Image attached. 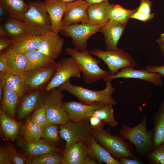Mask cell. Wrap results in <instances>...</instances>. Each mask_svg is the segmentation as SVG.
Masks as SVG:
<instances>
[{"mask_svg": "<svg viewBox=\"0 0 164 164\" xmlns=\"http://www.w3.org/2000/svg\"><path fill=\"white\" fill-rule=\"evenodd\" d=\"M92 135L115 159H135L131 146L120 136L112 135L104 129L92 131Z\"/></svg>", "mask_w": 164, "mask_h": 164, "instance_id": "5", "label": "cell"}, {"mask_svg": "<svg viewBox=\"0 0 164 164\" xmlns=\"http://www.w3.org/2000/svg\"><path fill=\"white\" fill-rule=\"evenodd\" d=\"M147 119L144 116L141 121L133 127L124 124L119 132L120 136L132 143L136 149L142 153L150 152L153 149V132L147 129Z\"/></svg>", "mask_w": 164, "mask_h": 164, "instance_id": "4", "label": "cell"}, {"mask_svg": "<svg viewBox=\"0 0 164 164\" xmlns=\"http://www.w3.org/2000/svg\"><path fill=\"white\" fill-rule=\"evenodd\" d=\"M89 5L84 0L67 3L62 20L63 26L79 22L88 23L87 10Z\"/></svg>", "mask_w": 164, "mask_h": 164, "instance_id": "13", "label": "cell"}, {"mask_svg": "<svg viewBox=\"0 0 164 164\" xmlns=\"http://www.w3.org/2000/svg\"><path fill=\"white\" fill-rule=\"evenodd\" d=\"M145 69L150 72L158 73L164 76V65L160 66L149 65Z\"/></svg>", "mask_w": 164, "mask_h": 164, "instance_id": "45", "label": "cell"}, {"mask_svg": "<svg viewBox=\"0 0 164 164\" xmlns=\"http://www.w3.org/2000/svg\"><path fill=\"white\" fill-rule=\"evenodd\" d=\"M42 130V127L32 121L28 118L22 125L19 134L27 142H35L41 138Z\"/></svg>", "mask_w": 164, "mask_h": 164, "instance_id": "31", "label": "cell"}, {"mask_svg": "<svg viewBox=\"0 0 164 164\" xmlns=\"http://www.w3.org/2000/svg\"><path fill=\"white\" fill-rule=\"evenodd\" d=\"M113 5L108 1L101 4L90 5L87 10L88 23L104 26L109 20L108 13Z\"/></svg>", "mask_w": 164, "mask_h": 164, "instance_id": "21", "label": "cell"}, {"mask_svg": "<svg viewBox=\"0 0 164 164\" xmlns=\"http://www.w3.org/2000/svg\"><path fill=\"white\" fill-rule=\"evenodd\" d=\"M160 49L164 56V43H159Z\"/></svg>", "mask_w": 164, "mask_h": 164, "instance_id": "53", "label": "cell"}, {"mask_svg": "<svg viewBox=\"0 0 164 164\" xmlns=\"http://www.w3.org/2000/svg\"><path fill=\"white\" fill-rule=\"evenodd\" d=\"M61 164H84L89 155L86 142L73 143L64 149Z\"/></svg>", "mask_w": 164, "mask_h": 164, "instance_id": "20", "label": "cell"}, {"mask_svg": "<svg viewBox=\"0 0 164 164\" xmlns=\"http://www.w3.org/2000/svg\"><path fill=\"white\" fill-rule=\"evenodd\" d=\"M0 5L5 8L9 16L22 21L29 7L28 3L24 0H0Z\"/></svg>", "mask_w": 164, "mask_h": 164, "instance_id": "27", "label": "cell"}, {"mask_svg": "<svg viewBox=\"0 0 164 164\" xmlns=\"http://www.w3.org/2000/svg\"><path fill=\"white\" fill-rule=\"evenodd\" d=\"M1 54L5 57L12 73L24 75L27 63L25 55L16 52L11 46Z\"/></svg>", "mask_w": 164, "mask_h": 164, "instance_id": "24", "label": "cell"}, {"mask_svg": "<svg viewBox=\"0 0 164 164\" xmlns=\"http://www.w3.org/2000/svg\"><path fill=\"white\" fill-rule=\"evenodd\" d=\"M111 81H107L105 88L96 91L85 88L82 86L72 84L70 80L58 87L62 91H66L75 96L79 101L86 104H91L95 102L117 104L113 98L112 95L115 91Z\"/></svg>", "mask_w": 164, "mask_h": 164, "instance_id": "2", "label": "cell"}, {"mask_svg": "<svg viewBox=\"0 0 164 164\" xmlns=\"http://www.w3.org/2000/svg\"><path fill=\"white\" fill-rule=\"evenodd\" d=\"M66 50L67 53L77 62L84 82L87 84L97 82L110 75L109 72L99 67L100 60L92 56L87 49L80 51L74 48L68 47Z\"/></svg>", "mask_w": 164, "mask_h": 164, "instance_id": "1", "label": "cell"}, {"mask_svg": "<svg viewBox=\"0 0 164 164\" xmlns=\"http://www.w3.org/2000/svg\"><path fill=\"white\" fill-rule=\"evenodd\" d=\"M0 164H12L10 159L9 147L0 148Z\"/></svg>", "mask_w": 164, "mask_h": 164, "instance_id": "43", "label": "cell"}, {"mask_svg": "<svg viewBox=\"0 0 164 164\" xmlns=\"http://www.w3.org/2000/svg\"><path fill=\"white\" fill-rule=\"evenodd\" d=\"M46 94L43 91L36 90L25 94L19 108L18 119L19 120L23 119L33 110L44 104Z\"/></svg>", "mask_w": 164, "mask_h": 164, "instance_id": "15", "label": "cell"}, {"mask_svg": "<svg viewBox=\"0 0 164 164\" xmlns=\"http://www.w3.org/2000/svg\"><path fill=\"white\" fill-rule=\"evenodd\" d=\"M113 105L110 104H107L103 107L94 111L91 116L97 117L105 124L111 127H116L118 123L114 117Z\"/></svg>", "mask_w": 164, "mask_h": 164, "instance_id": "34", "label": "cell"}, {"mask_svg": "<svg viewBox=\"0 0 164 164\" xmlns=\"http://www.w3.org/2000/svg\"><path fill=\"white\" fill-rule=\"evenodd\" d=\"M81 74L80 70L75 60L71 56L64 57L56 62L55 72L45 90L48 92L59 87L71 77L80 78Z\"/></svg>", "mask_w": 164, "mask_h": 164, "instance_id": "10", "label": "cell"}, {"mask_svg": "<svg viewBox=\"0 0 164 164\" xmlns=\"http://www.w3.org/2000/svg\"><path fill=\"white\" fill-rule=\"evenodd\" d=\"M29 8L25 14L23 21L30 34L35 36L44 35L52 31L49 15L44 2L29 1Z\"/></svg>", "mask_w": 164, "mask_h": 164, "instance_id": "3", "label": "cell"}, {"mask_svg": "<svg viewBox=\"0 0 164 164\" xmlns=\"http://www.w3.org/2000/svg\"><path fill=\"white\" fill-rule=\"evenodd\" d=\"M164 113V101L162 103L161 106V110Z\"/></svg>", "mask_w": 164, "mask_h": 164, "instance_id": "56", "label": "cell"}, {"mask_svg": "<svg viewBox=\"0 0 164 164\" xmlns=\"http://www.w3.org/2000/svg\"><path fill=\"white\" fill-rule=\"evenodd\" d=\"M6 14H8L5 9L2 5H0V20L1 21H2Z\"/></svg>", "mask_w": 164, "mask_h": 164, "instance_id": "50", "label": "cell"}, {"mask_svg": "<svg viewBox=\"0 0 164 164\" xmlns=\"http://www.w3.org/2000/svg\"><path fill=\"white\" fill-rule=\"evenodd\" d=\"M154 15L155 13L147 14L136 11L132 15L130 18L137 19L140 21L146 22L152 19L154 17Z\"/></svg>", "mask_w": 164, "mask_h": 164, "instance_id": "42", "label": "cell"}, {"mask_svg": "<svg viewBox=\"0 0 164 164\" xmlns=\"http://www.w3.org/2000/svg\"><path fill=\"white\" fill-rule=\"evenodd\" d=\"M2 26L7 37L12 39L30 33L24 21L9 16Z\"/></svg>", "mask_w": 164, "mask_h": 164, "instance_id": "29", "label": "cell"}, {"mask_svg": "<svg viewBox=\"0 0 164 164\" xmlns=\"http://www.w3.org/2000/svg\"><path fill=\"white\" fill-rule=\"evenodd\" d=\"M119 161L120 164H140L141 162L136 159L123 158L120 159Z\"/></svg>", "mask_w": 164, "mask_h": 164, "instance_id": "47", "label": "cell"}, {"mask_svg": "<svg viewBox=\"0 0 164 164\" xmlns=\"http://www.w3.org/2000/svg\"><path fill=\"white\" fill-rule=\"evenodd\" d=\"M152 141L153 149L164 142V113L161 110L159 112L155 120L153 132Z\"/></svg>", "mask_w": 164, "mask_h": 164, "instance_id": "35", "label": "cell"}, {"mask_svg": "<svg viewBox=\"0 0 164 164\" xmlns=\"http://www.w3.org/2000/svg\"><path fill=\"white\" fill-rule=\"evenodd\" d=\"M44 35L35 36L30 33L12 39L11 46L17 53H24L35 50L39 47Z\"/></svg>", "mask_w": 164, "mask_h": 164, "instance_id": "23", "label": "cell"}, {"mask_svg": "<svg viewBox=\"0 0 164 164\" xmlns=\"http://www.w3.org/2000/svg\"><path fill=\"white\" fill-rule=\"evenodd\" d=\"M98 163L96 160L88 155L86 158L84 164H97Z\"/></svg>", "mask_w": 164, "mask_h": 164, "instance_id": "48", "label": "cell"}, {"mask_svg": "<svg viewBox=\"0 0 164 164\" xmlns=\"http://www.w3.org/2000/svg\"><path fill=\"white\" fill-rule=\"evenodd\" d=\"M0 82L3 89L1 102V108L11 118L15 119L16 109L20 99L17 94L5 86V78L3 73H0Z\"/></svg>", "mask_w": 164, "mask_h": 164, "instance_id": "25", "label": "cell"}, {"mask_svg": "<svg viewBox=\"0 0 164 164\" xmlns=\"http://www.w3.org/2000/svg\"><path fill=\"white\" fill-rule=\"evenodd\" d=\"M29 119L41 127L48 123L46 107L43 104L34 110Z\"/></svg>", "mask_w": 164, "mask_h": 164, "instance_id": "37", "label": "cell"}, {"mask_svg": "<svg viewBox=\"0 0 164 164\" xmlns=\"http://www.w3.org/2000/svg\"><path fill=\"white\" fill-rule=\"evenodd\" d=\"M125 26L115 21L109 19L100 29L99 32L104 35L107 50H116L117 44Z\"/></svg>", "mask_w": 164, "mask_h": 164, "instance_id": "19", "label": "cell"}, {"mask_svg": "<svg viewBox=\"0 0 164 164\" xmlns=\"http://www.w3.org/2000/svg\"><path fill=\"white\" fill-rule=\"evenodd\" d=\"M3 95V89L1 83L0 82V101H1Z\"/></svg>", "mask_w": 164, "mask_h": 164, "instance_id": "54", "label": "cell"}, {"mask_svg": "<svg viewBox=\"0 0 164 164\" xmlns=\"http://www.w3.org/2000/svg\"><path fill=\"white\" fill-rule=\"evenodd\" d=\"M59 129L60 138L66 142L64 149L73 143L86 142L92 134L89 120L78 122L69 121L60 125Z\"/></svg>", "mask_w": 164, "mask_h": 164, "instance_id": "8", "label": "cell"}, {"mask_svg": "<svg viewBox=\"0 0 164 164\" xmlns=\"http://www.w3.org/2000/svg\"><path fill=\"white\" fill-rule=\"evenodd\" d=\"M9 148L10 159L12 164H26L28 159L18 153L13 148L10 146Z\"/></svg>", "mask_w": 164, "mask_h": 164, "instance_id": "39", "label": "cell"}, {"mask_svg": "<svg viewBox=\"0 0 164 164\" xmlns=\"http://www.w3.org/2000/svg\"><path fill=\"white\" fill-rule=\"evenodd\" d=\"M56 63L26 71L23 76L27 87L37 89L49 81L55 72Z\"/></svg>", "mask_w": 164, "mask_h": 164, "instance_id": "14", "label": "cell"}, {"mask_svg": "<svg viewBox=\"0 0 164 164\" xmlns=\"http://www.w3.org/2000/svg\"><path fill=\"white\" fill-rule=\"evenodd\" d=\"M89 5L99 4L108 1V0H84Z\"/></svg>", "mask_w": 164, "mask_h": 164, "instance_id": "49", "label": "cell"}, {"mask_svg": "<svg viewBox=\"0 0 164 164\" xmlns=\"http://www.w3.org/2000/svg\"><path fill=\"white\" fill-rule=\"evenodd\" d=\"M89 154L96 160L99 163L120 164L119 160L114 158L95 139L92 135H90L86 142Z\"/></svg>", "mask_w": 164, "mask_h": 164, "instance_id": "22", "label": "cell"}, {"mask_svg": "<svg viewBox=\"0 0 164 164\" xmlns=\"http://www.w3.org/2000/svg\"><path fill=\"white\" fill-rule=\"evenodd\" d=\"M89 121L92 131H99L104 129V123L97 117L91 116L89 119Z\"/></svg>", "mask_w": 164, "mask_h": 164, "instance_id": "40", "label": "cell"}, {"mask_svg": "<svg viewBox=\"0 0 164 164\" xmlns=\"http://www.w3.org/2000/svg\"><path fill=\"white\" fill-rule=\"evenodd\" d=\"M0 72L4 73L7 72H12L8 67L6 59L2 54L0 56Z\"/></svg>", "mask_w": 164, "mask_h": 164, "instance_id": "46", "label": "cell"}, {"mask_svg": "<svg viewBox=\"0 0 164 164\" xmlns=\"http://www.w3.org/2000/svg\"><path fill=\"white\" fill-rule=\"evenodd\" d=\"M60 152H47L28 159V164H61L63 155Z\"/></svg>", "mask_w": 164, "mask_h": 164, "instance_id": "33", "label": "cell"}, {"mask_svg": "<svg viewBox=\"0 0 164 164\" xmlns=\"http://www.w3.org/2000/svg\"><path fill=\"white\" fill-rule=\"evenodd\" d=\"M152 3L149 0H140L139 6L137 8V12L147 14L151 13Z\"/></svg>", "mask_w": 164, "mask_h": 164, "instance_id": "41", "label": "cell"}, {"mask_svg": "<svg viewBox=\"0 0 164 164\" xmlns=\"http://www.w3.org/2000/svg\"><path fill=\"white\" fill-rule=\"evenodd\" d=\"M62 91L56 87L46 94L44 104L49 123L60 125L70 121L63 104L64 94Z\"/></svg>", "mask_w": 164, "mask_h": 164, "instance_id": "7", "label": "cell"}, {"mask_svg": "<svg viewBox=\"0 0 164 164\" xmlns=\"http://www.w3.org/2000/svg\"><path fill=\"white\" fill-rule=\"evenodd\" d=\"M102 27L89 23H76L63 26L60 32L64 36L71 37L74 49L83 51L86 49L88 39L94 33L99 32Z\"/></svg>", "mask_w": 164, "mask_h": 164, "instance_id": "9", "label": "cell"}, {"mask_svg": "<svg viewBox=\"0 0 164 164\" xmlns=\"http://www.w3.org/2000/svg\"><path fill=\"white\" fill-rule=\"evenodd\" d=\"M158 43H164V33H162L159 39L156 40Z\"/></svg>", "mask_w": 164, "mask_h": 164, "instance_id": "52", "label": "cell"}, {"mask_svg": "<svg viewBox=\"0 0 164 164\" xmlns=\"http://www.w3.org/2000/svg\"><path fill=\"white\" fill-rule=\"evenodd\" d=\"M12 39L9 37H0V52H2L3 50L10 46L12 44Z\"/></svg>", "mask_w": 164, "mask_h": 164, "instance_id": "44", "label": "cell"}, {"mask_svg": "<svg viewBox=\"0 0 164 164\" xmlns=\"http://www.w3.org/2000/svg\"><path fill=\"white\" fill-rule=\"evenodd\" d=\"M60 1H61L64 2H65L67 3H70L74 2L75 1L77 0H58Z\"/></svg>", "mask_w": 164, "mask_h": 164, "instance_id": "55", "label": "cell"}, {"mask_svg": "<svg viewBox=\"0 0 164 164\" xmlns=\"http://www.w3.org/2000/svg\"><path fill=\"white\" fill-rule=\"evenodd\" d=\"M107 104L98 102L91 104L75 101L63 102V106L68 114L70 121L74 122L89 120L94 111Z\"/></svg>", "mask_w": 164, "mask_h": 164, "instance_id": "11", "label": "cell"}, {"mask_svg": "<svg viewBox=\"0 0 164 164\" xmlns=\"http://www.w3.org/2000/svg\"><path fill=\"white\" fill-rule=\"evenodd\" d=\"M44 2L50 19L52 31L58 33L63 26L62 20L67 3L58 0H44Z\"/></svg>", "mask_w": 164, "mask_h": 164, "instance_id": "16", "label": "cell"}, {"mask_svg": "<svg viewBox=\"0 0 164 164\" xmlns=\"http://www.w3.org/2000/svg\"><path fill=\"white\" fill-rule=\"evenodd\" d=\"M59 125L48 123L42 127L41 138L53 145L60 143Z\"/></svg>", "mask_w": 164, "mask_h": 164, "instance_id": "36", "label": "cell"}, {"mask_svg": "<svg viewBox=\"0 0 164 164\" xmlns=\"http://www.w3.org/2000/svg\"><path fill=\"white\" fill-rule=\"evenodd\" d=\"M148 157L154 164H164V142L149 152Z\"/></svg>", "mask_w": 164, "mask_h": 164, "instance_id": "38", "label": "cell"}, {"mask_svg": "<svg viewBox=\"0 0 164 164\" xmlns=\"http://www.w3.org/2000/svg\"><path fill=\"white\" fill-rule=\"evenodd\" d=\"M137 9V8L133 10L127 9L119 4H113L108 13L109 19L125 26L129 19Z\"/></svg>", "mask_w": 164, "mask_h": 164, "instance_id": "32", "label": "cell"}, {"mask_svg": "<svg viewBox=\"0 0 164 164\" xmlns=\"http://www.w3.org/2000/svg\"><path fill=\"white\" fill-rule=\"evenodd\" d=\"M3 73L5 87L15 92L21 99L24 95L27 87L23 76L11 72Z\"/></svg>", "mask_w": 164, "mask_h": 164, "instance_id": "30", "label": "cell"}, {"mask_svg": "<svg viewBox=\"0 0 164 164\" xmlns=\"http://www.w3.org/2000/svg\"><path fill=\"white\" fill-rule=\"evenodd\" d=\"M0 123L2 132L6 139L11 141L15 140L22 125L21 123L11 118L0 108Z\"/></svg>", "mask_w": 164, "mask_h": 164, "instance_id": "26", "label": "cell"}, {"mask_svg": "<svg viewBox=\"0 0 164 164\" xmlns=\"http://www.w3.org/2000/svg\"><path fill=\"white\" fill-rule=\"evenodd\" d=\"M15 140L17 145L30 158L45 153L55 151L60 152V149L43 139L29 142L18 136Z\"/></svg>", "mask_w": 164, "mask_h": 164, "instance_id": "17", "label": "cell"}, {"mask_svg": "<svg viewBox=\"0 0 164 164\" xmlns=\"http://www.w3.org/2000/svg\"><path fill=\"white\" fill-rule=\"evenodd\" d=\"M26 56L27 63L26 71L52 65L56 62L38 50L23 53Z\"/></svg>", "mask_w": 164, "mask_h": 164, "instance_id": "28", "label": "cell"}, {"mask_svg": "<svg viewBox=\"0 0 164 164\" xmlns=\"http://www.w3.org/2000/svg\"><path fill=\"white\" fill-rule=\"evenodd\" d=\"M64 40L58 34L51 31L44 35L38 50L49 57L55 60L61 53Z\"/></svg>", "mask_w": 164, "mask_h": 164, "instance_id": "18", "label": "cell"}, {"mask_svg": "<svg viewBox=\"0 0 164 164\" xmlns=\"http://www.w3.org/2000/svg\"><path fill=\"white\" fill-rule=\"evenodd\" d=\"M160 74L150 72L145 69L135 70L132 67H127L121 69L120 71L114 75H110L104 79L105 81H111L115 79L135 78L151 83L154 85L161 87L163 81Z\"/></svg>", "mask_w": 164, "mask_h": 164, "instance_id": "12", "label": "cell"}, {"mask_svg": "<svg viewBox=\"0 0 164 164\" xmlns=\"http://www.w3.org/2000/svg\"><path fill=\"white\" fill-rule=\"evenodd\" d=\"M90 53L104 62L109 69L111 75H115L121 69L127 67H134L137 65L135 60L121 48L106 51L94 49Z\"/></svg>", "mask_w": 164, "mask_h": 164, "instance_id": "6", "label": "cell"}, {"mask_svg": "<svg viewBox=\"0 0 164 164\" xmlns=\"http://www.w3.org/2000/svg\"><path fill=\"white\" fill-rule=\"evenodd\" d=\"M0 37H7L5 32L2 25L0 26Z\"/></svg>", "mask_w": 164, "mask_h": 164, "instance_id": "51", "label": "cell"}]
</instances>
